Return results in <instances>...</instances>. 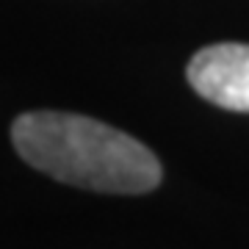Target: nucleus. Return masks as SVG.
<instances>
[{
    "label": "nucleus",
    "mask_w": 249,
    "mask_h": 249,
    "mask_svg": "<svg viewBox=\"0 0 249 249\" xmlns=\"http://www.w3.org/2000/svg\"><path fill=\"white\" fill-rule=\"evenodd\" d=\"M19 158L67 186L103 194H147L160 186L158 155L111 124L67 111H28L11 124Z\"/></svg>",
    "instance_id": "obj_1"
},
{
    "label": "nucleus",
    "mask_w": 249,
    "mask_h": 249,
    "mask_svg": "<svg viewBox=\"0 0 249 249\" xmlns=\"http://www.w3.org/2000/svg\"><path fill=\"white\" fill-rule=\"evenodd\" d=\"M186 78L208 103L224 111L249 114V45L222 42L202 47L188 61Z\"/></svg>",
    "instance_id": "obj_2"
}]
</instances>
